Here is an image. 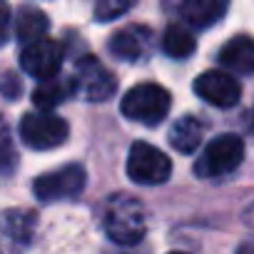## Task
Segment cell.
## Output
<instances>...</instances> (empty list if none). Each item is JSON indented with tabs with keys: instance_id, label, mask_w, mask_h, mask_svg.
<instances>
[{
	"instance_id": "obj_19",
	"label": "cell",
	"mask_w": 254,
	"mask_h": 254,
	"mask_svg": "<svg viewBox=\"0 0 254 254\" xmlns=\"http://www.w3.org/2000/svg\"><path fill=\"white\" fill-rule=\"evenodd\" d=\"M130 8H132L130 0H100L95 5V18L100 23H110V20L120 18L122 13H127Z\"/></svg>"
},
{
	"instance_id": "obj_15",
	"label": "cell",
	"mask_w": 254,
	"mask_h": 254,
	"mask_svg": "<svg viewBox=\"0 0 254 254\" xmlns=\"http://www.w3.org/2000/svg\"><path fill=\"white\" fill-rule=\"evenodd\" d=\"M70 95H75V87H72V80L67 77H50V80H43L35 92H33V102L40 112H48L58 105H63L65 100H70Z\"/></svg>"
},
{
	"instance_id": "obj_21",
	"label": "cell",
	"mask_w": 254,
	"mask_h": 254,
	"mask_svg": "<svg viewBox=\"0 0 254 254\" xmlns=\"http://www.w3.org/2000/svg\"><path fill=\"white\" fill-rule=\"evenodd\" d=\"M8 30H10V10H8V5L0 3V45L5 43Z\"/></svg>"
},
{
	"instance_id": "obj_4",
	"label": "cell",
	"mask_w": 254,
	"mask_h": 254,
	"mask_svg": "<svg viewBox=\"0 0 254 254\" xmlns=\"http://www.w3.org/2000/svg\"><path fill=\"white\" fill-rule=\"evenodd\" d=\"M70 127L53 112H25L20 120V137L30 150H55L65 145Z\"/></svg>"
},
{
	"instance_id": "obj_3",
	"label": "cell",
	"mask_w": 254,
	"mask_h": 254,
	"mask_svg": "<svg viewBox=\"0 0 254 254\" xmlns=\"http://www.w3.org/2000/svg\"><path fill=\"white\" fill-rule=\"evenodd\" d=\"M244 160V142L242 137L237 135H219L214 137L204 152L199 155L197 165H194V172L197 177H204V180H217V177H224L229 172H234Z\"/></svg>"
},
{
	"instance_id": "obj_22",
	"label": "cell",
	"mask_w": 254,
	"mask_h": 254,
	"mask_svg": "<svg viewBox=\"0 0 254 254\" xmlns=\"http://www.w3.org/2000/svg\"><path fill=\"white\" fill-rule=\"evenodd\" d=\"M237 254H252V244H242Z\"/></svg>"
},
{
	"instance_id": "obj_9",
	"label": "cell",
	"mask_w": 254,
	"mask_h": 254,
	"mask_svg": "<svg viewBox=\"0 0 254 254\" xmlns=\"http://www.w3.org/2000/svg\"><path fill=\"white\" fill-rule=\"evenodd\" d=\"M20 65L28 75L38 80L58 77L63 65V45L58 40H45V38L33 45H25V50L20 53Z\"/></svg>"
},
{
	"instance_id": "obj_6",
	"label": "cell",
	"mask_w": 254,
	"mask_h": 254,
	"mask_svg": "<svg viewBox=\"0 0 254 254\" xmlns=\"http://www.w3.org/2000/svg\"><path fill=\"white\" fill-rule=\"evenodd\" d=\"M87 185V172L82 165H65L55 172L40 175L33 185V192L40 202L50 204V202H60V199H72L77 194H82Z\"/></svg>"
},
{
	"instance_id": "obj_18",
	"label": "cell",
	"mask_w": 254,
	"mask_h": 254,
	"mask_svg": "<svg viewBox=\"0 0 254 254\" xmlns=\"http://www.w3.org/2000/svg\"><path fill=\"white\" fill-rule=\"evenodd\" d=\"M18 165V152L13 142V132L5 122V117L0 115V175H10Z\"/></svg>"
},
{
	"instance_id": "obj_16",
	"label": "cell",
	"mask_w": 254,
	"mask_h": 254,
	"mask_svg": "<svg viewBox=\"0 0 254 254\" xmlns=\"http://www.w3.org/2000/svg\"><path fill=\"white\" fill-rule=\"evenodd\" d=\"M48 25H50L48 15L40 8H23L15 18V35L25 45H33V43L43 40V35L48 33Z\"/></svg>"
},
{
	"instance_id": "obj_12",
	"label": "cell",
	"mask_w": 254,
	"mask_h": 254,
	"mask_svg": "<svg viewBox=\"0 0 254 254\" xmlns=\"http://www.w3.org/2000/svg\"><path fill=\"white\" fill-rule=\"evenodd\" d=\"M227 8L229 5L224 3V0H185V3L177 5V13L187 25H192L197 30H204V28L214 25L227 13Z\"/></svg>"
},
{
	"instance_id": "obj_23",
	"label": "cell",
	"mask_w": 254,
	"mask_h": 254,
	"mask_svg": "<svg viewBox=\"0 0 254 254\" xmlns=\"http://www.w3.org/2000/svg\"><path fill=\"white\" fill-rule=\"evenodd\" d=\"M172 254H187V252H172Z\"/></svg>"
},
{
	"instance_id": "obj_13",
	"label": "cell",
	"mask_w": 254,
	"mask_h": 254,
	"mask_svg": "<svg viewBox=\"0 0 254 254\" xmlns=\"http://www.w3.org/2000/svg\"><path fill=\"white\" fill-rule=\"evenodd\" d=\"M219 63L227 70L249 75L254 70V45H252L249 35H237V38L227 40L224 48L219 50Z\"/></svg>"
},
{
	"instance_id": "obj_20",
	"label": "cell",
	"mask_w": 254,
	"mask_h": 254,
	"mask_svg": "<svg viewBox=\"0 0 254 254\" xmlns=\"http://www.w3.org/2000/svg\"><path fill=\"white\" fill-rule=\"evenodd\" d=\"M20 90H23V85H20L18 75L5 72V75H3V80H0V92H3L5 97H10V100H15V97L20 95Z\"/></svg>"
},
{
	"instance_id": "obj_10",
	"label": "cell",
	"mask_w": 254,
	"mask_h": 254,
	"mask_svg": "<svg viewBox=\"0 0 254 254\" xmlns=\"http://www.w3.org/2000/svg\"><path fill=\"white\" fill-rule=\"evenodd\" d=\"M194 92L214 105V107H234L242 97V85L237 77L227 75V72H219V70H212V72H202L197 80H194Z\"/></svg>"
},
{
	"instance_id": "obj_17",
	"label": "cell",
	"mask_w": 254,
	"mask_h": 254,
	"mask_svg": "<svg viewBox=\"0 0 254 254\" xmlns=\"http://www.w3.org/2000/svg\"><path fill=\"white\" fill-rule=\"evenodd\" d=\"M194 48H197V40H194L192 33L185 30L182 25H170V28L165 30V35H162V50H165L170 58H175V60L190 58V55L194 53Z\"/></svg>"
},
{
	"instance_id": "obj_2",
	"label": "cell",
	"mask_w": 254,
	"mask_h": 254,
	"mask_svg": "<svg viewBox=\"0 0 254 254\" xmlns=\"http://www.w3.org/2000/svg\"><path fill=\"white\" fill-rule=\"evenodd\" d=\"M170 105H172V97H170V92L162 85L140 82L122 97L120 110H122V115L127 120L152 127V125H160L167 117Z\"/></svg>"
},
{
	"instance_id": "obj_5",
	"label": "cell",
	"mask_w": 254,
	"mask_h": 254,
	"mask_svg": "<svg viewBox=\"0 0 254 254\" xmlns=\"http://www.w3.org/2000/svg\"><path fill=\"white\" fill-rule=\"evenodd\" d=\"M172 175V162L170 157L147 145V142H135L127 155V177L137 185H162Z\"/></svg>"
},
{
	"instance_id": "obj_11",
	"label": "cell",
	"mask_w": 254,
	"mask_h": 254,
	"mask_svg": "<svg viewBox=\"0 0 254 254\" xmlns=\"http://www.w3.org/2000/svg\"><path fill=\"white\" fill-rule=\"evenodd\" d=\"M152 48V33L145 25H127L110 38V53L125 63L142 60Z\"/></svg>"
},
{
	"instance_id": "obj_1",
	"label": "cell",
	"mask_w": 254,
	"mask_h": 254,
	"mask_svg": "<svg viewBox=\"0 0 254 254\" xmlns=\"http://www.w3.org/2000/svg\"><path fill=\"white\" fill-rule=\"evenodd\" d=\"M102 227H105V234L115 244L132 247V244L142 242V237L147 234V227H150L147 207L137 197L120 192L107 199Z\"/></svg>"
},
{
	"instance_id": "obj_14",
	"label": "cell",
	"mask_w": 254,
	"mask_h": 254,
	"mask_svg": "<svg viewBox=\"0 0 254 254\" xmlns=\"http://www.w3.org/2000/svg\"><path fill=\"white\" fill-rule=\"evenodd\" d=\"M202 137H204V125H202V120L194 117V115L180 117V120L172 125V130H170V145H172L177 152H182V155H192V152L199 147Z\"/></svg>"
},
{
	"instance_id": "obj_7",
	"label": "cell",
	"mask_w": 254,
	"mask_h": 254,
	"mask_svg": "<svg viewBox=\"0 0 254 254\" xmlns=\"http://www.w3.org/2000/svg\"><path fill=\"white\" fill-rule=\"evenodd\" d=\"M72 87L77 95H82L90 102H105L115 95L117 90V77L92 55L82 58L75 67V77H72Z\"/></svg>"
},
{
	"instance_id": "obj_8",
	"label": "cell",
	"mask_w": 254,
	"mask_h": 254,
	"mask_svg": "<svg viewBox=\"0 0 254 254\" xmlns=\"http://www.w3.org/2000/svg\"><path fill=\"white\" fill-rule=\"evenodd\" d=\"M38 232V214L33 209L13 207L0 214V244L8 254H25Z\"/></svg>"
}]
</instances>
